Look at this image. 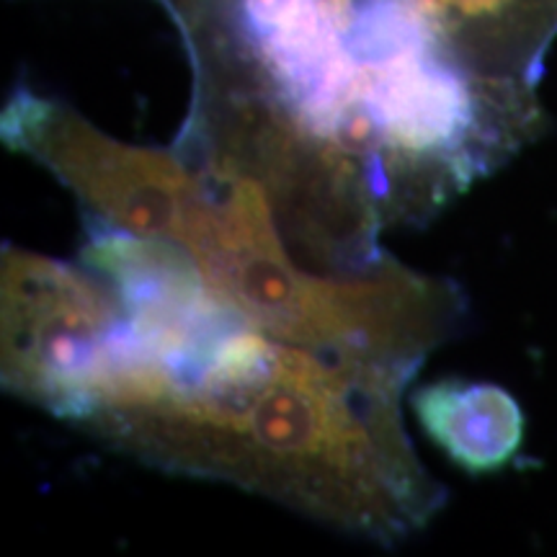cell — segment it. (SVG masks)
Returning a JSON list of instances; mask_svg holds the SVG:
<instances>
[{
	"mask_svg": "<svg viewBox=\"0 0 557 557\" xmlns=\"http://www.w3.org/2000/svg\"><path fill=\"white\" fill-rule=\"evenodd\" d=\"M413 374L278 341L212 292L165 315L122 310L62 418L152 468L393 545L444 504L403 429Z\"/></svg>",
	"mask_w": 557,
	"mask_h": 557,
	"instance_id": "1",
	"label": "cell"
},
{
	"mask_svg": "<svg viewBox=\"0 0 557 557\" xmlns=\"http://www.w3.org/2000/svg\"><path fill=\"white\" fill-rule=\"evenodd\" d=\"M191 165L197 184L176 243L189 250L209 287L269 336L418 372L462 320L465 299L455 284L393 259L357 274L305 267L256 181Z\"/></svg>",
	"mask_w": 557,
	"mask_h": 557,
	"instance_id": "2",
	"label": "cell"
},
{
	"mask_svg": "<svg viewBox=\"0 0 557 557\" xmlns=\"http://www.w3.org/2000/svg\"><path fill=\"white\" fill-rule=\"evenodd\" d=\"M3 143L45 165L103 225L176 240L197 171L181 150L127 145L58 101L16 94Z\"/></svg>",
	"mask_w": 557,
	"mask_h": 557,
	"instance_id": "3",
	"label": "cell"
},
{
	"mask_svg": "<svg viewBox=\"0 0 557 557\" xmlns=\"http://www.w3.org/2000/svg\"><path fill=\"white\" fill-rule=\"evenodd\" d=\"M114 289L67 263L3 250V387L54 416L120 318Z\"/></svg>",
	"mask_w": 557,
	"mask_h": 557,
	"instance_id": "4",
	"label": "cell"
},
{
	"mask_svg": "<svg viewBox=\"0 0 557 557\" xmlns=\"http://www.w3.org/2000/svg\"><path fill=\"white\" fill-rule=\"evenodd\" d=\"M451 58L478 78L537 86L557 37V0H421Z\"/></svg>",
	"mask_w": 557,
	"mask_h": 557,
	"instance_id": "5",
	"label": "cell"
},
{
	"mask_svg": "<svg viewBox=\"0 0 557 557\" xmlns=\"http://www.w3.org/2000/svg\"><path fill=\"white\" fill-rule=\"evenodd\" d=\"M413 413L431 442L472 475L506 468L524 438L519 403L491 382H434L413 395Z\"/></svg>",
	"mask_w": 557,
	"mask_h": 557,
	"instance_id": "6",
	"label": "cell"
}]
</instances>
